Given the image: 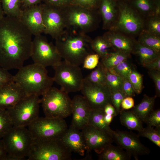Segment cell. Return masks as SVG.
Wrapping results in <instances>:
<instances>
[{"mask_svg":"<svg viewBox=\"0 0 160 160\" xmlns=\"http://www.w3.org/2000/svg\"><path fill=\"white\" fill-rule=\"evenodd\" d=\"M33 35L18 18L0 19V67L19 69L31 57Z\"/></svg>","mask_w":160,"mask_h":160,"instance_id":"obj_1","label":"cell"},{"mask_svg":"<svg viewBox=\"0 0 160 160\" xmlns=\"http://www.w3.org/2000/svg\"><path fill=\"white\" fill-rule=\"evenodd\" d=\"M66 28L55 39V46L62 58L77 66L83 64L85 57L93 53L90 46L92 39L87 34Z\"/></svg>","mask_w":160,"mask_h":160,"instance_id":"obj_2","label":"cell"},{"mask_svg":"<svg viewBox=\"0 0 160 160\" xmlns=\"http://www.w3.org/2000/svg\"><path fill=\"white\" fill-rule=\"evenodd\" d=\"M15 82L27 95H42L52 86L54 81L46 68L33 63L23 66L14 76Z\"/></svg>","mask_w":160,"mask_h":160,"instance_id":"obj_3","label":"cell"},{"mask_svg":"<svg viewBox=\"0 0 160 160\" xmlns=\"http://www.w3.org/2000/svg\"><path fill=\"white\" fill-rule=\"evenodd\" d=\"M61 9L65 29L87 34L98 27L101 17L98 9L92 10L74 5Z\"/></svg>","mask_w":160,"mask_h":160,"instance_id":"obj_4","label":"cell"},{"mask_svg":"<svg viewBox=\"0 0 160 160\" xmlns=\"http://www.w3.org/2000/svg\"><path fill=\"white\" fill-rule=\"evenodd\" d=\"M7 154L5 160H24L28 157L34 141L25 127H13L2 138Z\"/></svg>","mask_w":160,"mask_h":160,"instance_id":"obj_5","label":"cell"},{"mask_svg":"<svg viewBox=\"0 0 160 160\" xmlns=\"http://www.w3.org/2000/svg\"><path fill=\"white\" fill-rule=\"evenodd\" d=\"M68 94L52 86L42 95L41 103L45 117L64 119L71 114L72 100Z\"/></svg>","mask_w":160,"mask_h":160,"instance_id":"obj_6","label":"cell"},{"mask_svg":"<svg viewBox=\"0 0 160 160\" xmlns=\"http://www.w3.org/2000/svg\"><path fill=\"white\" fill-rule=\"evenodd\" d=\"M72 151L60 139L34 140L28 160H70Z\"/></svg>","mask_w":160,"mask_h":160,"instance_id":"obj_7","label":"cell"},{"mask_svg":"<svg viewBox=\"0 0 160 160\" xmlns=\"http://www.w3.org/2000/svg\"><path fill=\"white\" fill-rule=\"evenodd\" d=\"M34 140H42L60 139L68 129L64 119L39 117L28 126Z\"/></svg>","mask_w":160,"mask_h":160,"instance_id":"obj_8","label":"cell"},{"mask_svg":"<svg viewBox=\"0 0 160 160\" xmlns=\"http://www.w3.org/2000/svg\"><path fill=\"white\" fill-rule=\"evenodd\" d=\"M52 67L54 82L60 86L61 90L68 93L80 91L84 78L79 66L64 60Z\"/></svg>","mask_w":160,"mask_h":160,"instance_id":"obj_9","label":"cell"},{"mask_svg":"<svg viewBox=\"0 0 160 160\" xmlns=\"http://www.w3.org/2000/svg\"><path fill=\"white\" fill-rule=\"evenodd\" d=\"M39 96L27 95L12 107L7 109L12 120L13 126H28L39 116Z\"/></svg>","mask_w":160,"mask_h":160,"instance_id":"obj_10","label":"cell"},{"mask_svg":"<svg viewBox=\"0 0 160 160\" xmlns=\"http://www.w3.org/2000/svg\"><path fill=\"white\" fill-rule=\"evenodd\" d=\"M118 1L119 16L114 26L111 30L130 35H139L144 29V18L128 1Z\"/></svg>","mask_w":160,"mask_h":160,"instance_id":"obj_11","label":"cell"},{"mask_svg":"<svg viewBox=\"0 0 160 160\" xmlns=\"http://www.w3.org/2000/svg\"><path fill=\"white\" fill-rule=\"evenodd\" d=\"M35 36L31 56L34 63L46 68L53 67L62 60L55 45L41 34Z\"/></svg>","mask_w":160,"mask_h":160,"instance_id":"obj_12","label":"cell"},{"mask_svg":"<svg viewBox=\"0 0 160 160\" xmlns=\"http://www.w3.org/2000/svg\"><path fill=\"white\" fill-rule=\"evenodd\" d=\"M80 91L91 109H103L107 104L111 103V93L105 85L93 83L84 78Z\"/></svg>","mask_w":160,"mask_h":160,"instance_id":"obj_13","label":"cell"},{"mask_svg":"<svg viewBox=\"0 0 160 160\" xmlns=\"http://www.w3.org/2000/svg\"><path fill=\"white\" fill-rule=\"evenodd\" d=\"M113 141L136 160L140 156L149 154L150 149L140 142L139 137L132 132L116 130L113 133Z\"/></svg>","mask_w":160,"mask_h":160,"instance_id":"obj_14","label":"cell"},{"mask_svg":"<svg viewBox=\"0 0 160 160\" xmlns=\"http://www.w3.org/2000/svg\"><path fill=\"white\" fill-rule=\"evenodd\" d=\"M81 130L85 142L88 152L93 150L99 154L113 141L112 134L89 124Z\"/></svg>","mask_w":160,"mask_h":160,"instance_id":"obj_15","label":"cell"},{"mask_svg":"<svg viewBox=\"0 0 160 160\" xmlns=\"http://www.w3.org/2000/svg\"><path fill=\"white\" fill-rule=\"evenodd\" d=\"M43 16L44 33L56 39L65 29L61 9L44 3Z\"/></svg>","mask_w":160,"mask_h":160,"instance_id":"obj_16","label":"cell"},{"mask_svg":"<svg viewBox=\"0 0 160 160\" xmlns=\"http://www.w3.org/2000/svg\"><path fill=\"white\" fill-rule=\"evenodd\" d=\"M44 3L22 9L20 18L32 35L35 36L44 33L43 13Z\"/></svg>","mask_w":160,"mask_h":160,"instance_id":"obj_17","label":"cell"},{"mask_svg":"<svg viewBox=\"0 0 160 160\" xmlns=\"http://www.w3.org/2000/svg\"><path fill=\"white\" fill-rule=\"evenodd\" d=\"M91 110L88 102L83 96H75L72 100V118L71 125L81 130L88 124Z\"/></svg>","mask_w":160,"mask_h":160,"instance_id":"obj_18","label":"cell"},{"mask_svg":"<svg viewBox=\"0 0 160 160\" xmlns=\"http://www.w3.org/2000/svg\"><path fill=\"white\" fill-rule=\"evenodd\" d=\"M103 22V28L112 29L118 19L119 14L117 0H100L98 9Z\"/></svg>","mask_w":160,"mask_h":160,"instance_id":"obj_19","label":"cell"},{"mask_svg":"<svg viewBox=\"0 0 160 160\" xmlns=\"http://www.w3.org/2000/svg\"><path fill=\"white\" fill-rule=\"evenodd\" d=\"M27 95L14 82L0 88V108L7 109L13 107Z\"/></svg>","mask_w":160,"mask_h":160,"instance_id":"obj_20","label":"cell"},{"mask_svg":"<svg viewBox=\"0 0 160 160\" xmlns=\"http://www.w3.org/2000/svg\"><path fill=\"white\" fill-rule=\"evenodd\" d=\"M80 130L71 125L60 140L72 152L83 156L87 147Z\"/></svg>","mask_w":160,"mask_h":160,"instance_id":"obj_21","label":"cell"},{"mask_svg":"<svg viewBox=\"0 0 160 160\" xmlns=\"http://www.w3.org/2000/svg\"><path fill=\"white\" fill-rule=\"evenodd\" d=\"M103 35L108 40L115 50L131 54L133 53L135 41L119 31L110 30Z\"/></svg>","mask_w":160,"mask_h":160,"instance_id":"obj_22","label":"cell"},{"mask_svg":"<svg viewBox=\"0 0 160 160\" xmlns=\"http://www.w3.org/2000/svg\"><path fill=\"white\" fill-rule=\"evenodd\" d=\"M157 97H150L144 95L140 103L132 108L131 110L142 121L145 122L150 113L153 110L155 100Z\"/></svg>","mask_w":160,"mask_h":160,"instance_id":"obj_23","label":"cell"},{"mask_svg":"<svg viewBox=\"0 0 160 160\" xmlns=\"http://www.w3.org/2000/svg\"><path fill=\"white\" fill-rule=\"evenodd\" d=\"M99 154V160H129L131 156L122 148L111 144Z\"/></svg>","mask_w":160,"mask_h":160,"instance_id":"obj_24","label":"cell"},{"mask_svg":"<svg viewBox=\"0 0 160 160\" xmlns=\"http://www.w3.org/2000/svg\"><path fill=\"white\" fill-rule=\"evenodd\" d=\"M138 57L143 66L153 61L160 56V53L142 45L135 41L133 53Z\"/></svg>","mask_w":160,"mask_h":160,"instance_id":"obj_25","label":"cell"},{"mask_svg":"<svg viewBox=\"0 0 160 160\" xmlns=\"http://www.w3.org/2000/svg\"><path fill=\"white\" fill-rule=\"evenodd\" d=\"M119 114L121 124L128 129L139 131L143 128V122L131 111L121 109Z\"/></svg>","mask_w":160,"mask_h":160,"instance_id":"obj_26","label":"cell"},{"mask_svg":"<svg viewBox=\"0 0 160 160\" xmlns=\"http://www.w3.org/2000/svg\"><path fill=\"white\" fill-rule=\"evenodd\" d=\"M90 46L92 50L98 54L101 59L112 52L111 49H113L109 41L103 35L92 39Z\"/></svg>","mask_w":160,"mask_h":160,"instance_id":"obj_27","label":"cell"},{"mask_svg":"<svg viewBox=\"0 0 160 160\" xmlns=\"http://www.w3.org/2000/svg\"><path fill=\"white\" fill-rule=\"evenodd\" d=\"M128 1L143 18L154 15L155 0H130Z\"/></svg>","mask_w":160,"mask_h":160,"instance_id":"obj_28","label":"cell"},{"mask_svg":"<svg viewBox=\"0 0 160 160\" xmlns=\"http://www.w3.org/2000/svg\"><path fill=\"white\" fill-rule=\"evenodd\" d=\"M103 109H91L90 111L88 124L97 128L108 132L112 135L114 131L112 130L105 122Z\"/></svg>","mask_w":160,"mask_h":160,"instance_id":"obj_29","label":"cell"},{"mask_svg":"<svg viewBox=\"0 0 160 160\" xmlns=\"http://www.w3.org/2000/svg\"><path fill=\"white\" fill-rule=\"evenodd\" d=\"M138 43L160 53V36L143 29L139 34Z\"/></svg>","mask_w":160,"mask_h":160,"instance_id":"obj_30","label":"cell"},{"mask_svg":"<svg viewBox=\"0 0 160 160\" xmlns=\"http://www.w3.org/2000/svg\"><path fill=\"white\" fill-rule=\"evenodd\" d=\"M130 54L121 51L115 50L102 59L101 62L108 70L112 68L120 63L127 60Z\"/></svg>","mask_w":160,"mask_h":160,"instance_id":"obj_31","label":"cell"},{"mask_svg":"<svg viewBox=\"0 0 160 160\" xmlns=\"http://www.w3.org/2000/svg\"><path fill=\"white\" fill-rule=\"evenodd\" d=\"M4 15L20 18L23 10L21 0H1Z\"/></svg>","mask_w":160,"mask_h":160,"instance_id":"obj_32","label":"cell"},{"mask_svg":"<svg viewBox=\"0 0 160 160\" xmlns=\"http://www.w3.org/2000/svg\"><path fill=\"white\" fill-rule=\"evenodd\" d=\"M84 79L93 83L105 86V68L101 62H99L97 66Z\"/></svg>","mask_w":160,"mask_h":160,"instance_id":"obj_33","label":"cell"},{"mask_svg":"<svg viewBox=\"0 0 160 160\" xmlns=\"http://www.w3.org/2000/svg\"><path fill=\"white\" fill-rule=\"evenodd\" d=\"M137 135L140 137H145L159 148L160 147V127H156L147 126L138 131Z\"/></svg>","mask_w":160,"mask_h":160,"instance_id":"obj_34","label":"cell"},{"mask_svg":"<svg viewBox=\"0 0 160 160\" xmlns=\"http://www.w3.org/2000/svg\"><path fill=\"white\" fill-rule=\"evenodd\" d=\"M105 85L111 93L121 90L124 79L119 76L111 73L105 68Z\"/></svg>","mask_w":160,"mask_h":160,"instance_id":"obj_35","label":"cell"},{"mask_svg":"<svg viewBox=\"0 0 160 160\" xmlns=\"http://www.w3.org/2000/svg\"><path fill=\"white\" fill-rule=\"evenodd\" d=\"M133 69L132 66L127 60L120 63L114 67L107 70L111 73L119 76L125 80L128 79Z\"/></svg>","mask_w":160,"mask_h":160,"instance_id":"obj_36","label":"cell"},{"mask_svg":"<svg viewBox=\"0 0 160 160\" xmlns=\"http://www.w3.org/2000/svg\"><path fill=\"white\" fill-rule=\"evenodd\" d=\"M13 126L12 120L7 110L0 108V139Z\"/></svg>","mask_w":160,"mask_h":160,"instance_id":"obj_37","label":"cell"},{"mask_svg":"<svg viewBox=\"0 0 160 160\" xmlns=\"http://www.w3.org/2000/svg\"><path fill=\"white\" fill-rule=\"evenodd\" d=\"M144 29L150 33L160 36V17L155 15L146 18Z\"/></svg>","mask_w":160,"mask_h":160,"instance_id":"obj_38","label":"cell"},{"mask_svg":"<svg viewBox=\"0 0 160 160\" xmlns=\"http://www.w3.org/2000/svg\"><path fill=\"white\" fill-rule=\"evenodd\" d=\"M128 80L131 84L135 93L140 94L143 89V78L142 75L133 69L129 77Z\"/></svg>","mask_w":160,"mask_h":160,"instance_id":"obj_39","label":"cell"},{"mask_svg":"<svg viewBox=\"0 0 160 160\" xmlns=\"http://www.w3.org/2000/svg\"><path fill=\"white\" fill-rule=\"evenodd\" d=\"M125 97V96L121 89L111 93V103L115 108L118 114L120 113L121 109V102Z\"/></svg>","mask_w":160,"mask_h":160,"instance_id":"obj_40","label":"cell"},{"mask_svg":"<svg viewBox=\"0 0 160 160\" xmlns=\"http://www.w3.org/2000/svg\"><path fill=\"white\" fill-rule=\"evenodd\" d=\"M100 57L96 53H92L88 55L85 58L83 64L84 68L92 69L95 68L99 63Z\"/></svg>","mask_w":160,"mask_h":160,"instance_id":"obj_41","label":"cell"},{"mask_svg":"<svg viewBox=\"0 0 160 160\" xmlns=\"http://www.w3.org/2000/svg\"><path fill=\"white\" fill-rule=\"evenodd\" d=\"M100 0H72L70 5H74L92 10L98 9Z\"/></svg>","mask_w":160,"mask_h":160,"instance_id":"obj_42","label":"cell"},{"mask_svg":"<svg viewBox=\"0 0 160 160\" xmlns=\"http://www.w3.org/2000/svg\"><path fill=\"white\" fill-rule=\"evenodd\" d=\"M14 82V76L8 70L0 67V88Z\"/></svg>","mask_w":160,"mask_h":160,"instance_id":"obj_43","label":"cell"},{"mask_svg":"<svg viewBox=\"0 0 160 160\" xmlns=\"http://www.w3.org/2000/svg\"><path fill=\"white\" fill-rule=\"evenodd\" d=\"M147 126L160 127V110H153L149 114L145 122Z\"/></svg>","mask_w":160,"mask_h":160,"instance_id":"obj_44","label":"cell"},{"mask_svg":"<svg viewBox=\"0 0 160 160\" xmlns=\"http://www.w3.org/2000/svg\"><path fill=\"white\" fill-rule=\"evenodd\" d=\"M148 73L154 83L157 97L160 96V71L157 70H149Z\"/></svg>","mask_w":160,"mask_h":160,"instance_id":"obj_45","label":"cell"},{"mask_svg":"<svg viewBox=\"0 0 160 160\" xmlns=\"http://www.w3.org/2000/svg\"><path fill=\"white\" fill-rule=\"evenodd\" d=\"M72 0H43L44 4L62 9L71 4Z\"/></svg>","mask_w":160,"mask_h":160,"instance_id":"obj_46","label":"cell"},{"mask_svg":"<svg viewBox=\"0 0 160 160\" xmlns=\"http://www.w3.org/2000/svg\"><path fill=\"white\" fill-rule=\"evenodd\" d=\"M121 90L125 97H133L135 96V93L132 86L128 79L124 80Z\"/></svg>","mask_w":160,"mask_h":160,"instance_id":"obj_47","label":"cell"},{"mask_svg":"<svg viewBox=\"0 0 160 160\" xmlns=\"http://www.w3.org/2000/svg\"><path fill=\"white\" fill-rule=\"evenodd\" d=\"M134 106V101L132 97H125L122 101L121 104V109L128 110L133 108Z\"/></svg>","mask_w":160,"mask_h":160,"instance_id":"obj_48","label":"cell"},{"mask_svg":"<svg viewBox=\"0 0 160 160\" xmlns=\"http://www.w3.org/2000/svg\"><path fill=\"white\" fill-rule=\"evenodd\" d=\"M143 66L149 70H157L160 71V56Z\"/></svg>","mask_w":160,"mask_h":160,"instance_id":"obj_49","label":"cell"},{"mask_svg":"<svg viewBox=\"0 0 160 160\" xmlns=\"http://www.w3.org/2000/svg\"><path fill=\"white\" fill-rule=\"evenodd\" d=\"M43 0H21L22 9L41 3Z\"/></svg>","mask_w":160,"mask_h":160,"instance_id":"obj_50","label":"cell"},{"mask_svg":"<svg viewBox=\"0 0 160 160\" xmlns=\"http://www.w3.org/2000/svg\"><path fill=\"white\" fill-rule=\"evenodd\" d=\"M103 111L105 114L112 115L113 117L118 114L115 108L111 103L107 104L104 106Z\"/></svg>","mask_w":160,"mask_h":160,"instance_id":"obj_51","label":"cell"},{"mask_svg":"<svg viewBox=\"0 0 160 160\" xmlns=\"http://www.w3.org/2000/svg\"><path fill=\"white\" fill-rule=\"evenodd\" d=\"M7 153L2 139H0V160H5Z\"/></svg>","mask_w":160,"mask_h":160,"instance_id":"obj_52","label":"cell"},{"mask_svg":"<svg viewBox=\"0 0 160 160\" xmlns=\"http://www.w3.org/2000/svg\"><path fill=\"white\" fill-rule=\"evenodd\" d=\"M154 15L160 17V0H155Z\"/></svg>","mask_w":160,"mask_h":160,"instance_id":"obj_53","label":"cell"},{"mask_svg":"<svg viewBox=\"0 0 160 160\" xmlns=\"http://www.w3.org/2000/svg\"><path fill=\"white\" fill-rule=\"evenodd\" d=\"M114 117L112 115L105 114L104 119L105 122L109 125L111 123Z\"/></svg>","mask_w":160,"mask_h":160,"instance_id":"obj_54","label":"cell"},{"mask_svg":"<svg viewBox=\"0 0 160 160\" xmlns=\"http://www.w3.org/2000/svg\"><path fill=\"white\" fill-rule=\"evenodd\" d=\"M4 15L2 8L1 1L0 0V19L2 18L4 16Z\"/></svg>","mask_w":160,"mask_h":160,"instance_id":"obj_55","label":"cell"},{"mask_svg":"<svg viewBox=\"0 0 160 160\" xmlns=\"http://www.w3.org/2000/svg\"><path fill=\"white\" fill-rule=\"evenodd\" d=\"M118 1H129L130 0H117Z\"/></svg>","mask_w":160,"mask_h":160,"instance_id":"obj_56","label":"cell"}]
</instances>
